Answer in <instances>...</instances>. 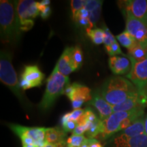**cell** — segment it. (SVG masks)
Here are the masks:
<instances>
[{
    "instance_id": "obj_39",
    "label": "cell",
    "mask_w": 147,
    "mask_h": 147,
    "mask_svg": "<svg viewBox=\"0 0 147 147\" xmlns=\"http://www.w3.org/2000/svg\"><path fill=\"white\" fill-rule=\"evenodd\" d=\"M23 147H38L36 144H32V145H25Z\"/></svg>"
},
{
    "instance_id": "obj_8",
    "label": "cell",
    "mask_w": 147,
    "mask_h": 147,
    "mask_svg": "<svg viewBox=\"0 0 147 147\" xmlns=\"http://www.w3.org/2000/svg\"><path fill=\"white\" fill-rule=\"evenodd\" d=\"M125 15H130L147 23V0H128L119 1Z\"/></svg>"
},
{
    "instance_id": "obj_30",
    "label": "cell",
    "mask_w": 147,
    "mask_h": 147,
    "mask_svg": "<svg viewBox=\"0 0 147 147\" xmlns=\"http://www.w3.org/2000/svg\"><path fill=\"white\" fill-rule=\"evenodd\" d=\"M104 32H105V36H104V43L105 45V47H108V46H110L113 44L115 43L116 41L115 38L114 37L113 34L110 33L107 27L104 28Z\"/></svg>"
},
{
    "instance_id": "obj_1",
    "label": "cell",
    "mask_w": 147,
    "mask_h": 147,
    "mask_svg": "<svg viewBox=\"0 0 147 147\" xmlns=\"http://www.w3.org/2000/svg\"><path fill=\"white\" fill-rule=\"evenodd\" d=\"M100 93L106 102L114 106L138 94V92L134 84L127 79L115 76L106 80L103 84Z\"/></svg>"
},
{
    "instance_id": "obj_28",
    "label": "cell",
    "mask_w": 147,
    "mask_h": 147,
    "mask_svg": "<svg viewBox=\"0 0 147 147\" xmlns=\"http://www.w3.org/2000/svg\"><path fill=\"white\" fill-rule=\"evenodd\" d=\"M102 3H101V4L99 5L96 8H95L93 10H92L91 12H89V19L90 22H91L92 27L93 26V25H94L95 23H97V21H98L99 18H100L101 10H102Z\"/></svg>"
},
{
    "instance_id": "obj_24",
    "label": "cell",
    "mask_w": 147,
    "mask_h": 147,
    "mask_svg": "<svg viewBox=\"0 0 147 147\" xmlns=\"http://www.w3.org/2000/svg\"><path fill=\"white\" fill-rule=\"evenodd\" d=\"M89 141V138H87L84 136H75L71 135L70 137L67 139V146H77L80 147L84 143L87 142Z\"/></svg>"
},
{
    "instance_id": "obj_11",
    "label": "cell",
    "mask_w": 147,
    "mask_h": 147,
    "mask_svg": "<svg viewBox=\"0 0 147 147\" xmlns=\"http://www.w3.org/2000/svg\"><path fill=\"white\" fill-rule=\"evenodd\" d=\"M73 47H67L60 57L56 66L59 72L67 76L72 71L76 70L78 67L73 59Z\"/></svg>"
},
{
    "instance_id": "obj_17",
    "label": "cell",
    "mask_w": 147,
    "mask_h": 147,
    "mask_svg": "<svg viewBox=\"0 0 147 147\" xmlns=\"http://www.w3.org/2000/svg\"><path fill=\"white\" fill-rule=\"evenodd\" d=\"M67 97L71 102L78 101L84 103L92 100L91 90L89 88L76 82L71 84V92Z\"/></svg>"
},
{
    "instance_id": "obj_29",
    "label": "cell",
    "mask_w": 147,
    "mask_h": 147,
    "mask_svg": "<svg viewBox=\"0 0 147 147\" xmlns=\"http://www.w3.org/2000/svg\"><path fill=\"white\" fill-rule=\"evenodd\" d=\"M106 47V50L107 51L108 54L110 57H115L117 55H122L123 53L121 52V48L119 47V45L117 43V42L111 45L110 46H108Z\"/></svg>"
},
{
    "instance_id": "obj_10",
    "label": "cell",
    "mask_w": 147,
    "mask_h": 147,
    "mask_svg": "<svg viewBox=\"0 0 147 147\" xmlns=\"http://www.w3.org/2000/svg\"><path fill=\"white\" fill-rule=\"evenodd\" d=\"M36 1L32 0H21L16 1V10L19 25L29 20H33L39 15L40 11L38 9Z\"/></svg>"
},
{
    "instance_id": "obj_26",
    "label": "cell",
    "mask_w": 147,
    "mask_h": 147,
    "mask_svg": "<svg viewBox=\"0 0 147 147\" xmlns=\"http://www.w3.org/2000/svg\"><path fill=\"white\" fill-rule=\"evenodd\" d=\"M84 3H85V1H82V0H72V1H71V12H72L73 19L76 18L79 11L84 8Z\"/></svg>"
},
{
    "instance_id": "obj_7",
    "label": "cell",
    "mask_w": 147,
    "mask_h": 147,
    "mask_svg": "<svg viewBox=\"0 0 147 147\" xmlns=\"http://www.w3.org/2000/svg\"><path fill=\"white\" fill-rule=\"evenodd\" d=\"M126 29L138 45L147 49V23L130 15H125Z\"/></svg>"
},
{
    "instance_id": "obj_15",
    "label": "cell",
    "mask_w": 147,
    "mask_h": 147,
    "mask_svg": "<svg viewBox=\"0 0 147 147\" xmlns=\"http://www.w3.org/2000/svg\"><path fill=\"white\" fill-rule=\"evenodd\" d=\"M147 100L141 97L138 93L129 97L121 104L113 106V113L118 112H127L140 107H145Z\"/></svg>"
},
{
    "instance_id": "obj_9",
    "label": "cell",
    "mask_w": 147,
    "mask_h": 147,
    "mask_svg": "<svg viewBox=\"0 0 147 147\" xmlns=\"http://www.w3.org/2000/svg\"><path fill=\"white\" fill-rule=\"evenodd\" d=\"M10 127L18 137L27 136L34 140L38 147H44L47 142L45 140L46 129L45 127H27L19 125L10 124Z\"/></svg>"
},
{
    "instance_id": "obj_12",
    "label": "cell",
    "mask_w": 147,
    "mask_h": 147,
    "mask_svg": "<svg viewBox=\"0 0 147 147\" xmlns=\"http://www.w3.org/2000/svg\"><path fill=\"white\" fill-rule=\"evenodd\" d=\"M45 78V74L38 65H26L21 75V79L26 80L30 84L31 87H40Z\"/></svg>"
},
{
    "instance_id": "obj_19",
    "label": "cell",
    "mask_w": 147,
    "mask_h": 147,
    "mask_svg": "<svg viewBox=\"0 0 147 147\" xmlns=\"http://www.w3.org/2000/svg\"><path fill=\"white\" fill-rule=\"evenodd\" d=\"M145 134L144 119L141 117L135 121L121 134L125 137H134Z\"/></svg>"
},
{
    "instance_id": "obj_4",
    "label": "cell",
    "mask_w": 147,
    "mask_h": 147,
    "mask_svg": "<svg viewBox=\"0 0 147 147\" xmlns=\"http://www.w3.org/2000/svg\"><path fill=\"white\" fill-rule=\"evenodd\" d=\"M0 80L21 100L20 82H18L17 74L12 66V56L4 51H1L0 57Z\"/></svg>"
},
{
    "instance_id": "obj_31",
    "label": "cell",
    "mask_w": 147,
    "mask_h": 147,
    "mask_svg": "<svg viewBox=\"0 0 147 147\" xmlns=\"http://www.w3.org/2000/svg\"><path fill=\"white\" fill-rule=\"evenodd\" d=\"M90 123L87 122L86 124L77 125L76 129L72 131V135L82 136V134L87 131Z\"/></svg>"
},
{
    "instance_id": "obj_41",
    "label": "cell",
    "mask_w": 147,
    "mask_h": 147,
    "mask_svg": "<svg viewBox=\"0 0 147 147\" xmlns=\"http://www.w3.org/2000/svg\"><path fill=\"white\" fill-rule=\"evenodd\" d=\"M80 147H89V141H88L87 142L84 143V144H82Z\"/></svg>"
},
{
    "instance_id": "obj_34",
    "label": "cell",
    "mask_w": 147,
    "mask_h": 147,
    "mask_svg": "<svg viewBox=\"0 0 147 147\" xmlns=\"http://www.w3.org/2000/svg\"><path fill=\"white\" fill-rule=\"evenodd\" d=\"M76 23L77 24H78L79 25H80V26H83V27H85L89 29H91L92 27L91 26V22H90L89 18H78V19L76 20Z\"/></svg>"
},
{
    "instance_id": "obj_5",
    "label": "cell",
    "mask_w": 147,
    "mask_h": 147,
    "mask_svg": "<svg viewBox=\"0 0 147 147\" xmlns=\"http://www.w3.org/2000/svg\"><path fill=\"white\" fill-rule=\"evenodd\" d=\"M131 63V68L126 77L133 82L141 97L146 99V89L147 87V57L141 61H137L128 57ZM147 100V99H146Z\"/></svg>"
},
{
    "instance_id": "obj_32",
    "label": "cell",
    "mask_w": 147,
    "mask_h": 147,
    "mask_svg": "<svg viewBox=\"0 0 147 147\" xmlns=\"http://www.w3.org/2000/svg\"><path fill=\"white\" fill-rule=\"evenodd\" d=\"M102 1H97V0H90V1H85L84 8L89 11L91 12L92 10L96 8L99 5L102 3Z\"/></svg>"
},
{
    "instance_id": "obj_36",
    "label": "cell",
    "mask_w": 147,
    "mask_h": 147,
    "mask_svg": "<svg viewBox=\"0 0 147 147\" xmlns=\"http://www.w3.org/2000/svg\"><path fill=\"white\" fill-rule=\"evenodd\" d=\"M89 147H102V146L96 139L89 138Z\"/></svg>"
},
{
    "instance_id": "obj_44",
    "label": "cell",
    "mask_w": 147,
    "mask_h": 147,
    "mask_svg": "<svg viewBox=\"0 0 147 147\" xmlns=\"http://www.w3.org/2000/svg\"><path fill=\"white\" fill-rule=\"evenodd\" d=\"M146 104H147V102H146Z\"/></svg>"
},
{
    "instance_id": "obj_43",
    "label": "cell",
    "mask_w": 147,
    "mask_h": 147,
    "mask_svg": "<svg viewBox=\"0 0 147 147\" xmlns=\"http://www.w3.org/2000/svg\"><path fill=\"white\" fill-rule=\"evenodd\" d=\"M67 147H77V146H67Z\"/></svg>"
},
{
    "instance_id": "obj_38",
    "label": "cell",
    "mask_w": 147,
    "mask_h": 147,
    "mask_svg": "<svg viewBox=\"0 0 147 147\" xmlns=\"http://www.w3.org/2000/svg\"><path fill=\"white\" fill-rule=\"evenodd\" d=\"M144 127H145V134L147 135V115L146 118L144 119Z\"/></svg>"
},
{
    "instance_id": "obj_20",
    "label": "cell",
    "mask_w": 147,
    "mask_h": 147,
    "mask_svg": "<svg viewBox=\"0 0 147 147\" xmlns=\"http://www.w3.org/2000/svg\"><path fill=\"white\" fill-rule=\"evenodd\" d=\"M117 39L118 40L119 43L123 47L127 49L128 51L133 49L138 44L136 40L134 39V37L129 34L127 31H124L121 34L117 36Z\"/></svg>"
},
{
    "instance_id": "obj_37",
    "label": "cell",
    "mask_w": 147,
    "mask_h": 147,
    "mask_svg": "<svg viewBox=\"0 0 147 147\" xmlns=\"http://www.w3.org/2000/svg\"><path fill=\"white\" fill-rule=\"evenodd\" d=\"M40 3H41L42 6L47 7V6H49V5L50 4L51 1H49V0H43V1H40Z\"/></svg>"
},
{
    "instance_id": "obj_3",
    "label": "cell",
    "mask_w": 147,
    "mask_h": 147,
    "mask_svg": "<svg viewBox=\"0 0 147 147\" xmlns=\"http://www.w3.org/2000/svg\"><path fill=\"white\" fill-rule=\"evenodd\" d=\"M68 76H64L59 72L57 66L47 79V88L39 107L42 110L49 109L55 101L61 94H63L65 88L69 84Z\"/></svg>"
},
{
    "instance_id": "obj_2",
    "label": "cell",
    "mask_w": 147,
    "mask_h": 147,
    "mask_svg": "<svg viewBox=\"0 0 147 147\" xmlns=\"http://www.w3.org/2000/svg\"><path fill=\"white\" fill-rule=\"evenodd\" d=\"M1 40L8 44L17 41L21 34L16 10V2L7 0L0 1Z\"/></svg>"
},
{
    "instance_id": "obj_35",
    "label": "cell",
    "mask_w": 147,
    "mask_h": 147,
    "mask_svg": "<svg viewBox=\"0 0 147 147\" xmlns=\"http://www.w3.org/2000/svg\"><path fill=\"white\" fill-rule=\"evenodd\" d=\"M40 12H41V13H40V16H41L42 18H43V19H47V18H48L50 16L51 14V9L50 8V6H47Z\"/></svg>"
},
{
    "instance_id": "obj_40",
    "label": "cell",
    "mask_w": 147,
    "mask_h": 147,
    "mask_svg": "<svg viewBox=\"0 0 147 147\" xmlns=\"http://www.w3.org/2000/svg\"><path fill=\"white\" fill-rule=\"evenodd\" d=\"M44 147H57L56 146H55V145H54V144H47V145H46L45 146H44Z\"/></svg>"
},
{
    "instance_id": "obj_14",
    "label": "cell",
    "mask_w": 147,
    "mask_h": 147,
    "mask_svg": "<svg viewBox=\"0 0 147 147\" xmlns=\"http://www.w3.org/2000/svg\"><path fill=\"white\" fill-rule=\"evenodd\" d=\"M115 147H147V135L125 137L120 134L115 139Z\"/></svg>"
},
{
    "instance_id": "obj_13",
    "label": "cell",
    "mask_w": 147,
    "mask_h": 147,
    "mask_svg": "<svg viewBox=\"0 0 147 147\" xmlns=\"http://www.w3.org/2000/svg\"><path fill=\"white\" fill-rule=\"evenodd\" d=\"M91 104L96 108L100 115V119L102 121L108 118L113 113V106L106 102L98 91L93 94Z\"/></svg>"
},
{
    "instance_id": "obj_22",
    "label": "cell",
    "mask_w": 147,
    "mask_h": 147,
    "mask_svg": "<svg viewBox=\"0 0 147 147\" xmlns=\"http://www.w3.org/2000/svg\"><path fill=\"white\" fill-rule=\"evenodd\" d=\"M87 30V34L89 38H91L92 42L95 45H101L104 43V36H105V32L102 29L96 28L94 29H86Z\"/></svg>"
},
{
    "instance_id": "obj_27",
    "label": "cell",
    "mask_w": 147,
    "mask_h": 147,
    "mask_svg": "<svg viewBox=\"0 0 147 147\" xmlns=\"http://www.w3.org/2000/svg\"><path fill=\"white\" fill-rule=\"evenodd\" d=\"M72 55L74 63L78 69L82 63V51L80 47L77 46V47H73Z\"/></svg>"
},
{
    "instance_id": "obj_16",
    "label": "cell",
    "mask_w": 147,
    "mask_h": 147,
    "mask_svg": "<svg viewBox=\"0 0 147 147\" xmlns=\"http://www.w3.org/2000/svg\"><path fill=\"white\" fill-rule=\"evenodd\" d=\"M108 65L114 74L123 75L129 72L131 68V63L129 59L124 57H111L108 60Z\"/></svg>"
},
{
    "instance_id": "obj_42",
    "label": "cell",
    "mask_w": 147,
    "mask_h": 147,
    "mask_svg": "<svg viewBox=\"0 0 147 147\" xmlns=\"http://www.w3.org/2000/svg\"><path fill=\"white\" fill-rule=\"evenodd\" d=\"M146 97L147 99V87H146Z\"/></svg>"
},
{
    "instance_id": "obj_33",
    "label": "cell",
    "mask_w": 147,
    "mask_h": 147,
    "mask_svg": "<svg viewBox=\"0 0 147 147\" xmlns=\"http://www.w3.org/2000/svg\"><path fill=\"white\" fill-rule=\"evenodd\" d=\"M62 125H63V129L65 132L73 131L76 127L77 123L76 121L69 120L63 123H62Z\"/></svg>"
},
{
    "instance_id": "obj_23",
    "label": "cell",
    "mask_w": 147,
    "mask_h": 147,
    "mask_svg": "<svg viewBox=\"0 0 147 147\" xmlns=\"http://www.w3.org/2000/svg\"><path fill=\"white\" fill-rule=\"evenodd\" d=\"M102 121L98 119L97 121L93 123H90L89 129L86 132L89 138H94L95 136L102 133Z\"/></svg>"
},
{
    "instance_id": "obj_18",
    "label": "cell",
    "mask_w": 147,
    "mask_h": 147,
    "mask_svg": "<svg viewBox=\"0 0 147 147\" xmlns=\"http://www.w3.org/2000/svg\"><path fill=\"white\" fill-rule=\"evenodd\" d=\"M66 137L65 131L60 128H47L45 140L48 144H57L65 142Z\"/></svg>"
},
{
    "instance_id": "obj_25",
    "label": "cell",
    "mask_w": 147,
    "mask_h": 147,
    "mask_svg": "<svg viewBox=\"0 0 147 147\" xmlns=\"http://www.w3.org/2000/svg\"><path fill=\"white\" fill-rule=\"evenodd\" d=\"M84 113V110L79 108V109L74 110L73 111L71 112V113H66L63 116V117H62L61 123H63L69 120H71V121H76V122H77L78 119L82 117Z\"/></svg>"
},
{
    "instance_id": "obj_6",
    "label": "cell",
    "mask_w": 147,
    "mask_h": 147,
    "mask_svg": "<svg viewBox=\"0 0 147 147\" xmlns=\"http://www.w3.org/2000/svg\"><path fill=\"white\" fill-rule=\"evenodd\" d=\"M144 107H140L127 112L113 113L108 118L102 121V129L100 135L106 138L120 131L121 123L124 119L136 114L144 113Z\"/></svg>"
},
{
    "instance_id": "obj_21",
    "label": "cell",
    "mask_w": 147,
    "mask_h": 147,
    "mask_svg": "<svg viewBox=\"0 0 147 147\" xmlns=\"http://www.w3.org/2000/svg\"><path fill=\"white\" fill-rule=\"evenodd\" d=\"M128 57L133 58L137 61H141L146 58L147 49L138 44L135 47L128 51Z\"/></svg>"
}]
</instances>
